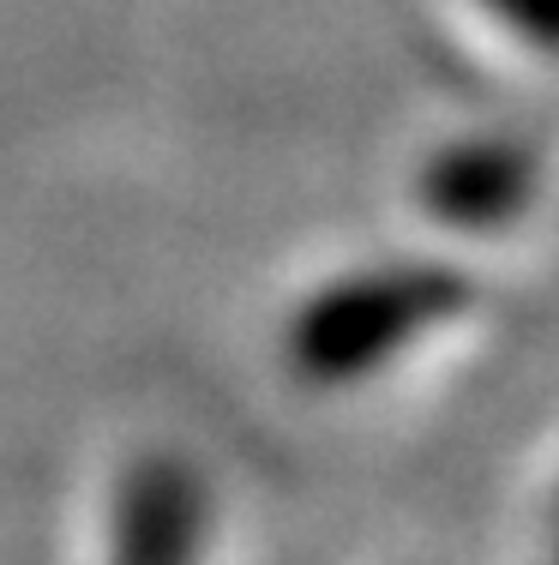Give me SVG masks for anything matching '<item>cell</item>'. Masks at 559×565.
Wrapping results in <instances>:
<instances>
[{
    "mask_svg": "<svg viewBox=\"0 0 559 565\" xmlns=\"http://www.w3.org/2000/svg\"><path fill=\"white\" fill-rule=\"evenodd\" d=\"M505 24L524 31V43L536 49H559V0H487Z\"/></svg>",
    "mask_w": 559,
    "mask_h": 565,
    "instance_id": "1",
    "label": "cell"
}]
</instances>
